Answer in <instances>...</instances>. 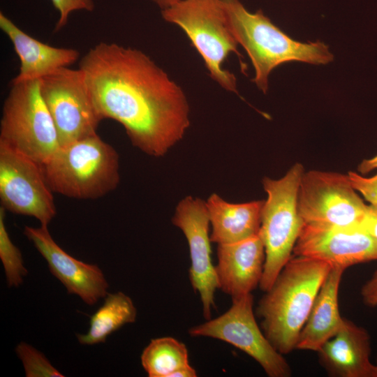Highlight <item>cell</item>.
I'll list each match as a JSON object with an SVG mask.
<instances>
[{"mask_svg":"<svg viewBox=\"0 0 377 377\" xmlns=\"http://www.w3.org/2000/svg\"><path fill=\"white\" fill-rule=\"evenodd\" d=\"M79 68L102 119L121 124L133 146L161 157L183 138L190 125L186 95L146 54L101 42Z\"/></svg>","mask_w":377,"mask_h":377,"instance_id":"cell-1","label":"cell"},{"mask_svg":"<svg viewBox=\"0 0 377 377\" xmlns=\"http://www.w3.org/2000/svg\"><path fill=\"white\" fill-rule=\"evenodd\" d=\"M331 269L321 260L294 255L259 301L257 313L262 319L263 332L280 353L296 349L301 330Z\"/></svg>","mask_w":377,"mask_h":377,"instance_id":"cell-2","label":"cell"},{"mask_svg":"<svg viewBox=\"0 0 377 377\" xmlns=\"http://www.w3.org/2000/svg\"><path fill=\"white\" fill-rule=\"evenodd\" d=\"M228 27L249 55L255 69L252 81L263 92L276 66L288 61L327 64L334 56L325 43L294 40L275 26L262 10L249 12L239 0H221Z\"/></svg>","mask_w":377,"mask_h":377,"instance_id":"cell-3","label":"cell"},{"mask_svg":"<svg viewBox=\"0 0 377 377\" xmlns=\"http://www.w3.org/2000/svg\"><path fill=\"white\" fill-rule=\"evenodd\" d=\"M53 193L77 199H96L119 183L117 151L96 133L61 145L42 165Z\"/></svg>","mask_w":377,"mask_h":377,"instance_id":"cell-4","label":"cell"},{"mask_svg":"<svg viewBox=\"0 0 377 377\" xmlns=\"http://www.w3.org/2000/svg\"><path fill=\"white\" fill-rule=\"evenodd\" d=\"M304 172L296 163L277 179H263L267 198L261 212L259 235L263 240L265 260L259 286L267 291L283 267L292 258L294 247L304 226L297 208L300 183Z\"/></svg>","mask_w":377,"mask_h":377,"instance_id":"cell-5","label":"cell"},{"mask_svg":"<svg viewBox=\"0 0 377 377\" xmlns=\"http://www.w3.org/2000/svg\"><path fill=\"white\" fill-rule=\"evenodd\" d=\"M0 122V145L43 165L60 147L40 91V79L11 82Z\"/></svg>","mask_w":377,"mask_h":377,"instance_id":"cell-6","label":"cell"},{"mask_svg":"<svg viewBox=\"0 0 377 377\" xmlns=\"http://www.w3.org/2000/svg\"><path fill=\"white\" fill-rule=\"evenodd\" d=\"M163 18L179 27L202 57L210 77L237 93L233 73L223 68L231 52L241 57L227 22L221 0H180L161 10Z\"/></svg>","mask_w":377,"mask_h":377,"instance_id":"cell-7","label":"cell"},{"mask_svg":"<svg viewBox=\"0 0 377 377\" xmlns=\"http://www.w3.org/2000/svg\"><path fill=\"white\" fill-rule=\"evenodd\" d=\"M367 207L348 174L320 170L304 172L297 195L298 212L304 225L360 226Z\"/></svg>","mask_w":377,"mask_h":377,"instance_id":"cell-8","label":"cell"},{"mask_svg":"<svg viewBox=\"0 0 377 377\" xmlns=\"http://www.w3.org/2000/svg\"><path fill=\"white\" fill-rule=\"evenodd\" d=\"M40 91L60 146L97 133L103 119L82 69L64 67L41 77Z\"/></svg>","mask_w":377,"mask_h":377,"instance_id":"cell-9","label":"cell"},{"mask_svg":"<svg viewBox=\"0 0 377 377\" xmlns=\"http://www.w3.org/2000/svg\"><path fill=\"white\" fill-rule=\"evenodd\" d=\"M229 309L189 329L191 337H206L228 343L255 360L269 377H288V362L256 323L251 293L232 299Z\"/></svg>","mask_w":377,"mask_h":377,"instance_id":"cell-10","label":"cell"},{"mask_svg":"<svg viewBox=\"0 0 377 377\" xmlns=\"http://www.w3.org/2000/svg\"><path fill=\"white\" fill-rule=\"evenodd\" d=\"M53 191L43 166L0 145V199L12 213L32 216L47 226L57 214Z\"/></svg>","mask_w":377,"mask_h":377,"instance_id":"cell-11","label":"cell"},{"mask_svg":"<svg viewBox=\"0 0 377 377\" xmlns=\"http://www.w3.org/2000/svg\"><path fill=\"white\" fill-rule=\"evenodd\" d=\"M184 233L189 248V279L200 297L203 316L209 320L215 306L214 293L219 288L215 266L211 256L209 220L206 202L186 196L177 204L172 219Z\"/></svg>","mask_w":377,"mask_h":377,"instance_id":"cell-12","label":"cell"},{"mask_svg":"<svg viewBox=\"0 0 377 377\" xmlns=\"http://www.w3.org/2000/svg\"><path fill=\"white\" fill-rule=\"evenodd\" d=\"M293 255L321 260L332 268L377 260V239L361 226L316 227L304 225Z\"/></svg>","mask_w":377,"mask_h":377,"instance_id":"cell-13","label":"cell"},{"mask_svg":"<svg viewBox=\"0 0 377 377\" xmlns=\"http://www.w3.org/2000/svg\"><path fill=\"white\" fill-rule=\"evenodd\" d=\"M24 234L45 259L49 269L68 293L79 296L86 304H96L108 294V283L96 265L78 260L62 249L52 237L47 226H26Z\"/></svg>","mask_w":377,"mask_h":377,"instance_id":"cell-14","label":"cell"},{"mask_svg":"<svg viewBox=\"0 0 377 377\" xmlns=\"http://www.w3.org/2000/svg\"><path fill=\"white\" fill-rule=\"evenodd\" d=\"M217 258L219 289L232 300L251 293L260 284L265 252L259 234L237 242L218 244Z\"/></svg>","mask_w":377,"mask_h":377,"instance_id":"cell-15","label":"cell"},{"mask_svg":"<svg viewBox=\"0 0 377 377\" xmlns=\"http://www.w3.org/2000/svg\"><path fill=\"white\" fill-rule=\"evenodd\" d=\"M0 28L11 41L20 60L19 73L11 82L40 79L60 68L69 67L80 57V52L75 49L53 47L33 38L2 12Z\"/></svg>","mask_w":377,"mask_h":377,"instance_id":"cell-16","label":"cell"},{"mask_svg":"<svg viewBox=\"0 0 377 377\" xmlns=\"http://www.w3.org/2000/svg\"><path fill=\"white\" fill-rule=\"evenodd\" d=\"M327 373L338 377H371V341L368 332L344 319L338 332L317 352Z\"/></svg>","mask_w":377,"mask_h":377,"instance_id":"cell-17","label":"cell"},{"mask_svg":"<svg viewBox=\"0 0 377 377\" xmlns=\"http://www.w3.org/2000/svg\"><path fill=\"white\" fill-rule=\"evenodd\" d=\"M344 269L334 267L323 282L300 334L296 349L318 352L342 327L339 289Z\"/></svg>","mask_w":377,"mask_h":377,"instance_id":"cell-18","label":"cell"},{"mask_svg":"<svg viewBox=\"0 0 377 377\" xmlns=\"http://www.w3.org/2000/svg\"><path fill=\"white\" fill-rule=\"evenodd\" d=\"M205 202L212 242L235 243L259 234L264 200L231 203L213 193Z\"/></svg>","mask_w":377,"mask_h":377,"instance_id":"cell-19","label":"cell"},{"mask_svg":"<svg viewBox=\"0 0 377 377\" xmlns=\"http://www.w3.org/2000/svg\"><path fill=\"white\" fill-rule=\"evenodd\" d=\"M136 316V308L128 295L108 293L103 304L91 316L88 332L77 335L78 341L83 345L103 343L123 325L134 323Z\"/></svg>","mask_w":377,"mask_h":377,"instance_id":"cell-20","label":"cell"},{"mask_svg":"<svg viewBox=\"0 0 377 377\" xmlns=\"http://www.w3.org/2000/svg\"><path fill=\"white\" fill-rule=\"evenodd\" d=\"M141 364L149 377H171L179 369L189 365L186 345L165 337L151 340L141 355Z\"/></svg>","mask_w":377,"mask_h":377,"instance_id":"cell-21","label":"cell"},{"mask_svg":"<svg viewBox=\"0 0 377 377\" xmlns=\"http://www.w3.org/2000/svg\"><path fill=\"white\" fill-rule=\"evenodd\" d=\"M6 209L0 207V258L8 286H18L27 271L20 249L13 243L5 226Z\"/></svg>","mask_w":377,"mask_h":377,"instance_id":"cell-22","label":"cell"},{"mask_svg":"<svg viewBox=\"0 0 377 377\" xmlns=\"http://www.w3.org/2000/svg\"><path fill=\"white\" fill-rule=\"evenodd\" d=\"M15 350L22 362L27 377L64 376L42 353L27 343H19Z\"/></svg>","mask_w":377,"mask_h":377,"instance_id":"cell-23","label":"cell"},{"mask_svg":"<svg viewBox=\"0 0 377 377\" xmlns=\"http://www.w3.org/2000/svg\"><path fill=\"white\" fill-rule=\"evenodd\" d=\"M54 7L58 10L59 16L56 23L54 31L64 28L70 14L75 10L92 11L94 8L93 0H50Z\"/></svg>","mask_w":377,"mask_h":377,"instance_id":"cell-24","label":"cell"},{"mask_svg":"<svg viewBox=\"0 0 377 377\" xmlns=\"http://www.w3.org/2000/svg\"><path fill=\"white\" fill-rule=\"evenodd\" d=\"M348 175L355 190L362 194L370 205H377V173L366 177L360 173L350 171Z\"/></svg>","mask_w":377,"mask_h":377,"instance_id":"cell-25","label":"cell"},{"mask_svg":"<svg viewBox=\"0 0 377 377\" xmlns=\"http://www.w3.org/2000/svg\"><path fill=\"white\" fill-rule=\"evenodd\" d=\"M361 296L364 303L367 306L371 307L377 306V270L362 286Z\"/></svg>","mask_w":377,"mask_h":377,"instance_id":"cell-26","label":"cell"},{"mask_svg":"<svg viewBox=\"0 0 377 377\" xmlns=\"http://www.w3.org/2000/svg\"><path fill=\"white\" fill-rule=\"evenodd\" d=\"M360 226L377 239V205H367L366 214Z\"/></svg>","mask_w":377,"mask_h":377,"instance_id":"cell-27","label":"cell"},{"mask_svg":"<svg viewBox=\"0 0 377 377\" xmlns=\"http://www.w3.org/2000/svg\"><path fill=\"white\" fill-rule=\"evenodd\" d=\"M376 169H377V155L371 158L362 161L357 167V171L361 175L367 174Z\"/></svg>","mask_w":377,"mask_h":377,"instance_id":"cell-28","label":"cell"},{"mask_svg":"<svg viewBox=\"0 0 377 377\" xmlns=\"http://www.w3.org/2000/svg\"><path fill=\"white\" fill-rule=\"evenodd\" d=\"M197 373L195 369L190 364L179 369L173 373L171 377H195Z\"/></svg>","mask_w":377,"mask_h":377,"instance_id":"cell-29","label":"cell"},{"mask_svg":"<svg viewBox=\"0 0 377 377\" xmlns=\"http://www.w3.org/2000/svg\"><path fill=\"white\" fill-rule=\"evenodd\" d=\"M180 0H152L161 10L165 9Z\"/></svg>","mask_w":377,"mask_h":377,"instance_id":"cell-30","label":"cell"},{"mask_svg":"<svg viewBox=\"0 0 377 377\" xmlns=\"http://www.w3.org/2000/svg\"><path fill=\"white\" fill-rule=\"evenodd\" d=\"M371 377H377V359L376 364H373Z\"/></svg>","mask_w":377,"mask_h":377,"instance_id":"cell-31","label":"cell"}]
</instances>
